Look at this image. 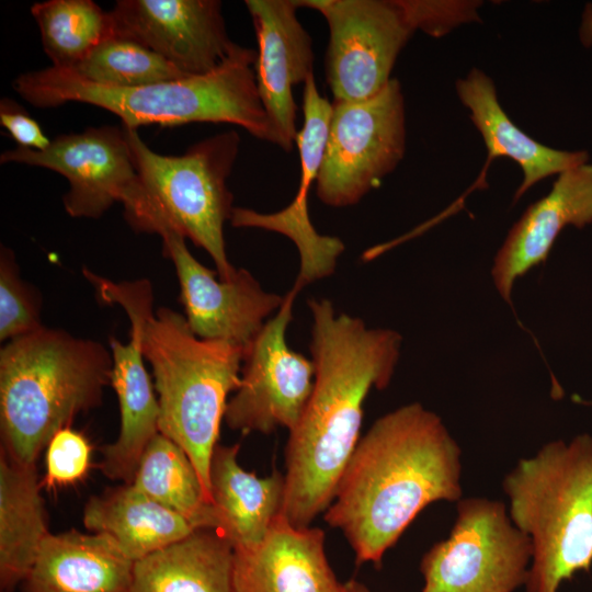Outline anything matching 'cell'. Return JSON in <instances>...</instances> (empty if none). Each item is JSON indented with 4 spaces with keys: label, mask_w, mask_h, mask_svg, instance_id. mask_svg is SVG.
I'll return each mask as SVG.
<instances>
[{
    "label": "cell",
    "mask_w": 592,
    "mask_h": 592,
    "mask_svg": "<svg viewBox=\"0 0 592 592\" xmlns=\"http://www.w3.org/2000/svg\"><path fill=\"white\" fill-rule=\"evenodd\" d=\"M531 559V540L503 502L462 498L449 535L421 559V592H514L525 585Z\"/></svg>",
    "instance_id": "obj_8"
},
{
    "label": "cell",
    "mask_w": 592,
    "mask_h": 592,
    "mask_svg": "<svg viewBox=\"0 0 592 592\" xmlns=\"http://www.w3.org/2000/svg\"><path fill=\"white\" fill-rule=\"evenodd\" d=\"M329 29L327 82L334 101H363L392 79L396 59L414 30L399 0H299Z\"/></svg>",
    "instance_id": "obj_10"
},
{
    "label": "cell",
    "mask_w": 592,
    "mask_h": 592,
    "mask_svg": "<svg viewBox=\"0 0 592 592\" xmlns=\"http://www.w3.org/2000/svg\"><path fill=\"white\" fill-rule=\"evenodd\" d=\"M580 39L584 46H592V4H587L582 14Z\"/></svg>",
    "instance_id": "obj_33"
},
{
    "label": "cell",
    "mask_w": 592,
    "mask_h": 592,
    "mask_svg": "<svg viewBox=\"0 0 592 592\" xmlns=\"http://www.w3.org/2000/svg\"><path fill=\"white\" fill-rule=\"evenodd\" d=\"M134 561L102 533L45 537L24 579L25 592H130Z\"/></svg>",
    "instance_id": "obj_20"
},
{
    "label": "cell",
    "mask_w": 592,
    "mask_h": 592,
    "mask_svg": "<svg viewBox=\"0 0 592 592\" xmlns=\"http://www.w3.org/2000/svg\"><path fill=\"white\" fill-rule=\"evenodd\" d=\"M414 31L440 37L463 23L479 21V1L399 0Z\"/></svg>",
    "instance_id": "obj_31"
},
{
    "label": "cell",
    "mask_w": 592,
    "mask_h": 592,
    "mask_svg": "<svg viewBox=\"0 0 592 592\" xmlns=\"http://www.w3.org/2000/svg\"><path fill=\"white\" fill-rule=\"evenodd\" d=\"M71 71L89 82L121 88L186 77L155 52L115 34L98 45Z\"/></svg>",
    "instance_id": "obj_28"
},
{
    "label": "cell",
    "mask_w": 592,
    "mask_h": 592,
    "mask_svg": "<svg viewBox=\"0 0 592 592\" xmlns=\"http://www.w3.org/2000/svg\"><path fill=\"white\" fill-rule=\"evenodd\" d=\"M235 592H341L328 561L325 532L293 525L282 513L264 538L235 548Z\"/></svg>",
    "instance_id": "obj_18"
},
{
    "label": "cell",
    "mask_w": 592,
    "mask_h": 592,
    "mask_svg": "<svg viewBox=\"0 0 592 592\" xmlns=\"http://www.w3.org/2000/svg\"><path fill=\"white\" fill-rule=\"evenodd\" d=\"M110 348L56 328L0 349V431L12 460L35 466L39 453L81 412L102 402L111 384Z\"/></svg>",
    "instance_id": "obj_5"
},
{
    "label": "cell",
    "mask_w": 592,
    "mask_h": 592,
    "mask_svg": "<svg viewBox=\"0 0 592 592\" xmlns=\"http://www.w3.org/2000/svg\"><path fill=\"white\" fill-rule=\"evenodd\" d=\"M303 111L304 124L295 140L300 179L293 202L274 214L235 207L230 218L234 227L262 228L288 237L300 253V272L295 283L301 287L331 274L344 250L340 239L319 235L308 214V193L318 177L332 113V103L319 93L314 75L304 83Z\"/></svg>",
    "instance_id": "obj_15"
},
{
    "label": "cell",
    "mask_w": 592,
    "mask_h": 592,
    "mask_svg": "<svg viewBox=\"0 0 592 592\" xmlns=\"http://www.w3.org/2000/svg\"><path fill=\"white\" fill-rule=\"evenodd\" d=\"M110 12L115 35L149 48L186 77L213 71L236 44L217 0H119Z\"/></svg>",
    "instance_id": "obj_14"
},
{
    "label": "cell",
    "mask_w": 592,
    "mask_h": 592,
    "mask_svg": "<svg viewBox=\"0 0 592 592\" xmlns=\"http://www.w3.org/2000/svg\"><path fill=\"white\" fill-rule=\"evenodd\" d=\"M117 305L130 320V339L128 343L109 340L113 360L110 385L118 400L121 423L117 439L102 451L101 469L109 478L130 483L145 448L159 433L160 411L145 366L139 316L128 303Z\"/></svg>",
    "instance_id": "obj_19"
},
{
    "label": "cell",
    "mask_w": 592,
    "mask_h": 592,
    "mask_svg": "<svg viewBox=\"0 0 592 592\" xmlns=\"http://www.w3.org/2000/svg\"><path fill=\"white\" fill-rule=\"evenodd\" d=\"M509 515L528 536L526 592H558L592 567V435L556 440L503 479Z\"/></svg>",
    "instance_id": "obj_6"
},
{
    "label": "cell",
    "mask_w": 592,
    "mask_h": 592,
    "mask_svg": "<svg viewBox=\"0 0 592 592\" xmlns=\"http://www.w3.org/2000/svg\"><path fill=\"white\" fill-rule=\"evenodd\" d=\"M253 22L258 56L255 80L263 107L291 151L297 129L293 88L314 75L312 39L297 18V0H246Z\"/></svg>",
    "instance_id": "obj_16"
},
{
    "label": "cell",
    "mask_w": 592,
    "mask_h": 592,
    "mask_svg": "<svg viewBox=\"0 0 592 592\" xmlns=\"http://www.w3.org/2000/svg\"><path fill=\"white\" fill-rule=\"evenodd\" d=\"M0 124L18 147L45 150L52 143L41 125L20 104L8 98L0 102Z\"/></svg>",
    "instance_id": "obj_32"
},
{
    "label": "cell",
    "mask_w": 592,
    "mask_h": 592,
    "mask_svg": "<svg viewBox=\"0 0 592 592\" xmlns=\"http://www.w3.org/2000/svg\"><path fill=\"white\" fill-rule=\"evenodd\" d=\"M87 280L103 303L125 301L137 311L158 396L159 432L186 453L210 502V460L227 397L240 385L244 350L196 337L185 317L171 308L153 311V289L146 278L116 283L90 272Z\"/></svg>",
    "instance_id": "obj_3"
},
{
    "label": "cell",
    "mask_w": 592,
    "mask_h": 592,
    "mask_svg": "<svg viewBox=\"0 0 592 592\" xmlns=\"http://www.w3.org/2000/svg\"><path fill=\"white\" fill-rule=\"evenodd\" d=\"M123 127L138 177L123 203L128 225L136 232L171 231L190 239L210 255L221 280L232 278L237 269L227 257L224 227L235 208L227 179L239 151L238 133H220L167 156Z\"/></svg>",
    "instance_id": "obj_7"
},
{
    "label": "cell",
    "mask_w": 592,
    "mask_h": 592,
    "mask_svg": "<svg viewBox=\"0 0 592 592\" xmlns=\"http://www.w3.org/2000/svg\"><path fill=\"white\" fill-rule=\"evenodd\" d=\"M310 398L285 449L282 514L310 526L331 503L358 441L369 391L386 388L400 356L402 337L368 328L358 317L337 314L331 300L310 298Z\"/></svg>",
    "instance_id": "obj_1"
},
{
    "label": "cell",
    "mask_w": 592,
    "mask_h": 592,
    "mask_svg": "<svg viewBox=\"0 0 592 592\" xmlns=\"http://www.w3.org/2000/svg\"><path fill=\"white\" fill-rule=\"evenodd\" d=\"M341 592H369V591L364 584L352 579L342 583Z\"/></svg>",
    "instance_id": "obj_34"
},
{
    "label": "cell",
    "mask_w": 592,
    "mask_h": 592,
    "mask_svg": "<svg viewBox=\"0 0 592 592\" xmlns=\"http://www.w3.org/2000/svg\"><path fill=\"white\" fill-rule=\"evenodd\" d=\"M301 288L294 284L275 316L246 349L240 385L225 411L229 429L269 434L277 428L291 432L299 422L315 379L311 358L292 350L286 341L294 301Z\"/></svg>",
    "instance_id": "obj_11"
},
{
    "label": "cell",
    "mask_w": 592,
    "mask_h": 592,
    "mask_svg": "<svg viewBox=\"0 0 592 592\" xmlns=\"http://www.w3.org/2000/svg\"><path fill=\"white\" fill-rule=\"evenodd\" d=\"M460 455L435 412L420 402L399 407L360 439L325 521L343 533L357 565H380L423 509L462 499Z\"/></svg>",
    "instance_id": "obj_2"
},
{
    "label": "cell",
    "mask_w": 592,
    "mask_h": 592,
    "mask_svg": "<svg viewBox=\"0 0 592 592\" xmlns=\"http://www.w3.org/2000/svg\"><path fill=\"white\" fill-rule=\"evenodd\" d=\"M31 13L53 67L75 69L98 45L114 34L111 12L92 0H47Z\"/></svg>",
    "instance_id": "obj_27"
},
{
    "label": "cell",
    "mask_w": 592,
    "mask_h": 592,
    "mask_svg": "<svg viewBox=\"0 0 592 592\" xmlns=\"http://www.w3.org/2000/svg\"><path fill=\"white\" fill-rule=\"evenodd\" d=\"M405 149V100L397 79L367 100L333 101L318 198L331 207L358 203L396 169Z\"/></svg>",
    "instance_id": "obj_9"
},
{
    "label": "cell",
    "mask_w": 592,
    "mask_h": 592,
    "mask_svg": "<svg viewBox=\"0 0 592 592\" xmlns=\"http://www.w3.org/2000/svg\"><path fill=\"white\" fill-rule=\"evenodd\" d=\"M91 451L82 433L70 426L59 430L46 446L45 487H65L81 480L90 467Z\"/></svg>",
    "instance_id": "obj_30"
},
{
    "label": "cell",
    "mask_w": 592,
    "mask_h": 592,
    "mask_svg": "<svg viewBox=\"0 0 592 592\" xmlns=\"http://www.w3.org/2000/svg\"><path fill=\"white\" fill-rule=\"evenodd\" d=\"M38 292L24 281L14 252L0 250V341L8 342L43 327Z\"/></svg>",
    "instance_id": "obj_29"
},
{
    "label": "cell",
    "mask_w": 592,
    "mask_h": 592,
    "mask_svg": "<svg viewBox=\"0 0 592 592\" xmlns=\"http://www.w3.org/2000/svg\"><path fill=\"white\" fill-rule=\"evenodd\" d=\"M160 237L163 254L174 265L180 301L192 332L246 351L267 318L281 308L284 296L265 292L246 269H237L232 278L224 281L194 258L184 237L171 231Z\"/></svg>",
    "instance_id": "obj_13"
},
{
    "label": "cell",
    "mask_w": 592,
    "mask_h": 592,
    "mask_svg": "<svg viewBox=\"0 0 592 592\" xmlns=\"http://www.w3.org/2000/svg\"><path fill=\"white\" fill-rule=\"evenodd\" d=\"M83 524L92 533L112 537L134 562L197 530L132 483L91 497L83 509Z\"/></svg>",
    "instance_id": "obj_24"
},
{
    "label": "cell",
    "mask_w": 592,
    "mask_h": 592,
    "mask_svg": "<svg viewBox=\"0 0 592 592\" xmlns=\"http://www.w3.org/2000/svg\"><path fill=\"white\" fill-rule=\"evenodd\" d=\"M0 162L42 167L64 175L70 185L64 207L75 218H99L114 203L123 204L138 178L123 125L60 135L45 150L16 147L3 151Z\"/></svg>",
    "instance_id": "obj_12"
},
{
    "label": "cell",
    "mask_w": 592,
    "mask_h": 592,
    "mask_svg": "<svg viewBox=\"0 0 592 592\" xmlns=\"http://www.w3.org/2000/svg\"><path fill=\"white\" fill-rule=\"evenodd\" d=\"M592 223V163L558 174L547 195L531 204L499 248L491 276L500 296L511 304L515 281L546 261L555 240L569 225Z\"/></svg>",
    "instance_id": "obj_17"
},
{
    "label": "cell",
    "mask_w": 592,
    "mask_h": 592,
    "mask_svg": "<svg viewBox=\"0 0 592 592\" xmlns=\"http://www.w3.org/2000/svg\"><path fill=\"white\" fill-rule=\"evenodd\" d=\"M455 88L485 141L489 159L508 157L521 167L523 180L516 189L514 202L545 178L589 161L587 151L558 150L522 132L501 107L496 86L482 70L473 68L465 78L456 81Z\"/></svg>",
    "instance_id": "obj_21"
},
{
    "label": "cell",
    "mask_w": 592,
    "mask_h": 592,
    "mask_svg": "<svg viewBox=\"0 0 592 592\" xmlns=\"http://www.w3.org/2000/svg\"><path fill=\"white\" fill-rule=\"evenodd\" d=\"M257 56V50L235 44L228 57L206 75L139 87L100 86L53 66L20 75L12 87L36 107L88 103L117 115L130 129L152 124L228 123L281 147L258 92Z\"/></svg>",
    "instance_id": "obj_4"
},
{
    "label": "cell",
    "mask_w": 592,
    "mask_h": 592,
    "mask_svg": "<svg viewBox=\"0 0 592 592\" xmlns=\"http://www.w3.org/2000/svg\"><path fill=\"white\" fill-rule=\"evenodd\" d=\"M130 483L195 528L216 531L213 506L196 468L186 453L160 432L145 448Z\"/></svg>",
    "instance_id": "obj_26"
},
{
    "label": "cell",
    "mask_w": 592,
    "mask_h": 592,
    "mask_svg": "<svg viewBox=\"0 0 592 592\" xmlns=\"http://www.w3.org/2000/svg\"><path fill=\"white\" fill-rule=\"evenodd\" d=\"M35 466L0 457V584L10 590L31 571L48 535Z\"/></svg>",
    "instance_id": "obj_25"
},
{
    "label": "cell",
    "mask_w": 592,
    "mask_h": 592,
    "mask_svg": "<svg viewBox=\"0 0 592 592\" xmlns=\"http://www.w3.org/2000/svg\"><path fill=\"white\" fill-rule=\"evenodd\" d=\"M234 554L220 533L197 528L135 561L130 592H235Z\"/></svg>",
    "instance_id": "obj_23"
},
{
    "label": "cell",
    "mask_w": 592,
    "mask_h": 592,
    "mask_svg": "<svg viewBox=\"0 0 592 592\" xmlns=\"http://www.w3.org/2000/svg\"><path fill=\"white\" fill-rule=\"evenodd\" d=\"M239 444L219 445L210 460V503L216 531L234 548L259 544L282 513L285 478L274 471L260 478L238 463Z\"/></svg>",
    "instance_id": "obj_22"
}]
</instances>
